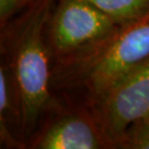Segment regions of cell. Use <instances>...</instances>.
<instances>
[{"label":"cell","instance_id":"5b68a950","mask_svg":"<svg viewBox=\"0 0 149 149\" xmlns=\"http://www.w3.org/2000/svg\"><path fill=\"white\" fill-rule=\"evenodd\" d=\"M31 149H109L91 111L55 100L28 141Z\"/></svg>","mask_w":149,"mask_h":149},{"label":"cell","instance_id":"9c48e42d","mask_svg":"<svg viewBox=\"0 0 149 149\" xmlns=\"http://www.w3.org/2000/svg\"><path fill=\"white\" fill-rule=\"evenodd\" d=\"M36 0H0V23H5L26 9Z\"/></svg>","mask_w":149,"mask_h":149},{"label":"cell","instance_id":"6da1fadb","mask_svg":"<svg viewBox=\"0 0 149 149\" xmlns=\"http://www.w3.org/2000/svg\"><path fill=\"white\" fill-rule=\"evenodd\" d=\"M149 60V10L74 53L52 61L55 100L88 107L123 76Z\"/></svg>","mask_w":149,"mask_h":149},{"label":"cell","instance_id":"3957f363","mask_svg":"<svg viewBox=\"0 0 149 149\" xmlns=\"http://www.w3.org/2000/svg\"><path fill=\"white\" fill-rule=\"evenodd\" d=\"M109 149H118L130 125L149 114V60L123 76L87 107Z\"/></svg>","mask_w":149,"mask_h":149},{"label":"cell","instance_id":"277c9868","mask_svg":"<svg viewBox=\"0 0 149 149\" xmlns=\"http://www.w3.org/2000/svg\"><path fill=\"white\" fill-rule=\"evenodd\" d=\"M117 24L85 0H56L48 27L52 61L96 42Z\"/></svg>","mask_w":149,"mask_h":149},{"label":"cell","instance_id":"7a4b0ae2","mask_svg":"<svg viewBox=\"0 0 149 149\" xmlns=\"http://www.w3.org/2000/svg\"><path fill=\"white\" fill-rule=\"evenodd\" d=\"M56 0H36L1 26V60L13 77L21 104L26 141L55 104L48 27Z\"/></svg>","mask_w":149,"mask_h":149},{"label":"cell","instance_id":"52a82bcc","mask_svg":"<svg viewBox=\"0 0 149 149\" xmlns=\"http://www.w3.org/2000/svg\"><path fill=\"white\" fill-rule=\"evenodd\" d=\"M117 23H124L149 10V0H85Z\"/></svg>","mask_w":149,"mask_h":149},{"label":"cell","instance_id":"ba28073f","mask_svg":"<svg viewBox=\"0 0 149 149\" xmlns=\"http://www.w3.org/2000/svg\"><path fill=\"white\" fill-rule=\"evenodd\" d=\"M118 149H149V114L129 126Z\"/></svg>","mask_w":149,"mask_h":149},{"label":"cell","instance_id":"8992f818","mask_svg":"<svg viewBox=\"0 0 149 149\" xmlns=\"http://www.w3.org/2000/svg\"><path fill=\"white\" fill-rule=\"evenodd\" d=\"M0 140L3 148H27L21 104L8 65L0 66Z\"/></svg>","mask_w":149,"mask_h":149}]
</instances>
